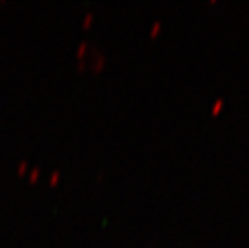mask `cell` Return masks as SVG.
Segmentation results:
<instances>
[{
  "label": "cell",
  "instance_id": "cell-1",
  "mask_svg": "<svg viewBox=\"0 0 249 248\" xmlns=\"http://www.w3.org/2000/svg\"><path fill=\"white\" fill-rule=\"evenodd\" d=\"M160 30H161V21H154L152 22V27H151V30H149V36L151 38H155L158 33H160Z\"/></svg>",
  "mask_w": 249,
  "mask_h": 248
},
{
  "label": "cell",
  "instance_id": "cell-2",
  "mask_svg": "<svg viewBox=\"0 0 249 248\" xmlns=\"http://www.w3.org/2000/svg\"><path fill=\"white\" fill-rule=\"evenodd\" d=\"M222 106H224V99H221V97L216 99V100L213 102V105H212V109H211V111H212V114H213V115L219 114V111H221Z\"/></svg>",
  "mask_w": 249,
  "mask_h": 248
}]
</instances>
